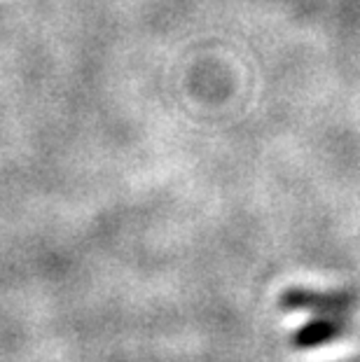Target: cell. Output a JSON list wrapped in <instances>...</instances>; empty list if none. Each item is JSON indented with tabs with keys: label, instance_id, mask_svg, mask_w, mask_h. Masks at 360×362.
Listing matches in <instances>:
<instances>
[{
	"label": "cell",
	"instance_id": "6da1fadb",
	"mask_svg": "<svg viewBox=\"0 0 360 362\" xmlns=\"http://www.w3.org/2000/svg\"><path fill=\"white\" fill-rule=\"evenodd\" d=\"M356 304V295L349 290H311L290 288L283 292L281 306L290 313L311 311L318 315H347Z\"/></svg>",
	"mask_w": 360,
	"mask_h": 362
},
{
	"label": "cell",
	"instance_id": "7a4b0ae2",
	"mask_svg": "<svg viewBox=\"0 0 360 362\" xmlns=\"http://www.w3.org/2000/svg\"><path fill=\"white\" fill-rule=\"evenodd\" d=\"M349 320L344 315H318L316 320L306 322L297 332L290 337V344L297 351H311L316 346H325L337 339L347 337Z\"/></svg>",
	"mask_w": 360,
	"mask_h": 362
}]
</instances>
